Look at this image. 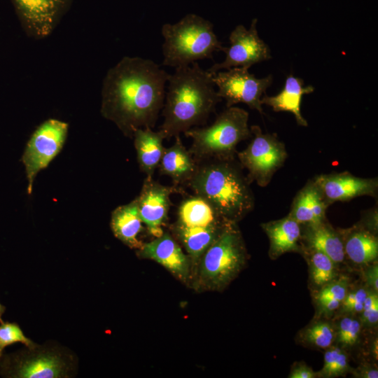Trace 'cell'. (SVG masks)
Here are the masks:
<instances>
[{"instance_id":"3957f363","label":"cell","mask_w":378,"mask_h":378,"mask_svg":"<svg viewBox=\"0 0 378 378\" xmlns=\"http://www.w3.org/2000/svg\"><path fill=\"white\" fill-rule=\"evenodd\" d=\"M212 159L197 167L188 183L221 218L237 222L254 206L250 183L232 158Z\"/></svg>"},{"instance_id":"44dd1931","label":"cell","mask_w":378,"mask_h":378,"mask_svg":"<svg viewBox=\"0 0 378 378\" xmlns=\"http://www.w3.org/2000/svg\"><path fill=\"white\" fill-rule=\"evenodd\" d=\"M133 136L140 168L147 178H152L164 149L162 145L164 136L160 131L154 132L150 127L137 129Z\"/></svg>"},{"instance_id":"83f0119b","label":"cell","mask_w":378,"mask_h":378,"mask_svg":"<svg viewBox=\"0 0 378 378\" xmlns=\"http://www.w3.org/2000/svg\"><path fill=\"white\" fill-rule=\"evenodd\" d=\"M361 326L360 320L352 316L341 318L336 329L335 340L343 346L355 345L359 340Z\"/></svg>"},{"instance_id":"7c38bea8","label":"cell","mask_w":378,"mask_h":378,"mask_svg":"<svg viewBox=\"0 0 378 378\" xmlns=\"http://www.w3.org/2000/svg\"><path fill=\"white\" fill-rule=\"evenodd\" d=\"M174 189L147 178L139 197L136 200L140 218L149 233L155 237L164 233L162 226L167 218L169 196Z\"/></svg>"},{"instance_id":"e0dca14e","label":"cell","mask_w":378,"mask_h":378,"mask_svg":"<svg viewBox=\"0 0 378 378\" xmlns=\"http://www.w3.org/2000/svg\"><path fill=\"white\" fill-rule=\"evenodd\" d=\"M328 206L318 187L313 181L298 193L288 216L299 224L317 225L325 221Z\"/></svg>"},{"instance_id":"9a60e30c","label":"cell","mask_w":378,"mask_h":378,"mask_svg":"<svg viewBox=\"0 0 378 378\" xmlns=\"http://www.w3.org/2000/svg\"><path fill=\"white\" fill-rule=\"evenodd\" d=\"M5 372L9 377L58 378L66 377L68 368L57 354L43 351L6 361Z\"/></svg>"},{"instance_id":"8fae6325","label":"cell","mask_w":378,"mask_h":378,"mask_svg":"<svg viewBox=\"0 0 378 378\" xmlns=\"http://www.w3.org/2000/svg\"><path fill=\"white\" fill-rule=\"evenodd\" d=\"M257 19H253L246 29L239 24L230 33V46L223 47L225 53L223 62L216 63L207 71L214 74L221 69L233 67L249 69L252 65L271 58L269 46L258 36L256 29Z\"/></svg>"},{"instance_id":"7402d4cb","label":"cell","mask_w":378,"mask_h":378,"mask_svg":"<svg viewBox=\"0 0 378 378\" xmlns=\"http://www.w3.org/2000/svg\"><path fill=\"white\" fill-rule=\"evenodd\" d=\"M304 238L309 249L327 255L336 265L345 258L343 240L336 231L325 221L317 225H307Z\"/></svg>"},{"instance_id":"5bb4252c","label":"cell","mask_w":378,"mask_h":378,"mask_svg":"<svg viewBox=\"0 0 378 378\" xmlns=\"http://www.w3.org/2000/svg\"><path fill=\"white\" fill-rule=\"evenodd\" d=\"M138 255L157 262L183 281H187L190 277L192 262L190 257L167 232L155 237L153 241L143 244Z\"/></svg>"},{"instance_id":"1f68e13d","label":"cell","mask_w":378,"mask_h":378,"mask_svg":"<svg viewBox=\"0 0 378 378\" xmlns=\"http://www.w3.org/2000/svg\"><path fill=\"white\" fill-rule=\"evenodd\" d=\"M368 290L366 288H358L347 292L340 304L342 312L351 314L360 313Z\"/></svg>"},{"instance_id":"836d02e7","label":"cell","mask_w":378,"mask_h":378,"mask_svg":"<svg viewBox=\"0 0 378 378\" xmlns=\"http://www.w3.org/2000/svg\"><path fill=\"white\" fill-rule=\"evenodd\" d=\"M316 377V373L304 363L295 365L288 375L290 378H314Z\"/></svg>"},{"instance_id":"8992f818","label":"cell","mask_w":378,"mask_h":378,"mask_svg":"<svg viewBox=\"0 0 378 378\" xmlns=\"http://www.w3.org/2000/svg\"><path fill=\"white\" fill-rule=\"evenodd\" d=\"M248 120L246 111L233 106L227 107L211 125L184 132L192 140L189 151L198 160L233 158L237 145L251 135Z\"/></svg>"},{"instance_id":"8d00e7d4","label":"cell","mask_w":378,"mask_h":378,"mask_svg":"<svg viewBox=\"0 0 378 378\" xmlns=\"http://www.w3.org/2000/svg\"><path fill=\"white\" fill-rule=\"evenodd\" d=\"M5 309V307L0 303V323L4 322L2 320V315L4 314Z\"/></svg>"},{"instance_id":"f1b7e54d","label":"cell","mask_w":378,"mask_h":378,"mask_svg":"<svg viewBox=\"0 0 378 378\" xmlns=\"http://www.w3.org/2000/svg\"><path fill=\"white\" fill-rule=\"evenodd\" d=\"M15 343H22L29 349H34L35 344L25 336L20 326L15 323L3 322L0 325V350Z\"/></svg>"},{"instance_id":"52a82bcc","label":"cell","mask_w":378,"mask_h":378,"mask_svg":"<svg viewBox=\"0 0 378 378\" xmlns=\"http://www.w3.org/2000/svg\"><path fill=\"white\" fill-rule=\"evenodd\" d=\"M250 130L253 137L237 156L241 165L248 170L246 178L249 183L255 181L265 187L284 164L287 158L286 147L276 134H263L258 125L251 126Z\"/></svg>"},{"instance_id":"277c9868","label":"cell","mask_w":378,"mask_h":378,"mask_svg":"<svg viewBox=\"0 0 378 378\" xmlns=\"http://www.w3.org/2000/svg\"><path fill=\"white\" fill-rule=\"evenodd\" d=\"M161 33L164 66L177 68L213 59L214 52L223 48L213 24L195 14H188L175 24H163Z\"/></svg>"},{"instance_id":"4dcf8cb0","label":"cell","mask_w":378,"mask_h":378,"mask_svg":"<svg viewBox=\"0 0 378 378\" xmlns=\"http://www.w3.org/2000/svg\"><path fill=\"white\" fill-rule=\"evenodd\" d=\"M361 325L368 328L375 327L378 323L377 293L369 290L360 312Z\"/></svg>"},{"instance_id":"74e56055","label":"cell","mask_w":378,"mask_h":378,"mask_svg":"<svg viewBox=\"0 0 378 378\" xmlns=\"http://www.w3.org/2000/svg\"><path fill=\"white\" fill-rule=\"evenodd\" d=\"M2 353H3V351L0 350V360H1V357H2Z\"/></svg>"},{"instance_id":"d6a6232c","label":"cell","mask_w":378,"mask_h":378,"mask_svg":"<svg viewBox=\"0 0 378 378\" xmlns=\"http://www.w3.org/2000/svg\"><path fill=\"white\" fill-rule=\"evenodd\" d=\"M364 279L370 290L378 291V265L374 263L370 265L364 272Z\"/></svg>"},{"instance_id":"6da1fadb","label":"cell","mask_w":378,"mask_h":378,"mask_svg":"<svg viewBox=\"0 0 378 378\" xmlns=\"http://www.w3.org/2000/svg\"><path fill=\"white\" fill-rule=\"evenodd\" d=\"M169 74L149 59L123 57L109 69L102 88V113L127 136L153 128L162 109Z\"/></svg>"},{"instance_id":"d6986e66","label":"cell","mask_w":378,"mask_h":378,"mask_svg":"<svg viewBox=\"0 0 378 378\" xmlns=\"http://www.w3.org/2000/svg\"><path fill=\"white\" fill-rule=\"evenodd\" d=\"M173 146L164 148L159 163L161 174L169 176L176 184L189 182L197 165L189 150L183 145L179 135Z\"/></svg>"},{"instance_id":"f546056e","label":"cell","mask_w":378,"mask_h":378,"mask_svg":"<svg viewBox=\"0 0 378 378\" xmlns=\"http://www.w3.org/2000/svg\"><path fill=\"white\" fill-rule=\"evenodd\" d=\"M348 292V281L345 277H341L338 280H332L326 285L322 286L316 295L318 303L328 300H337L342 302Z\"/></svg>"},{"instance_id":"d4e9b609","label":"cell","mask_w":378,"mask_h":378,"mask_svg":"<svg viewBox=\"0 0 378 378\" xmlns=\"http://www.w3.org/2000/svg\"><path fill=\"white\" fill-rule=\"evenodd\" d=\"M309 258L310 277L313 284L321 288L335 279L336 264L321 252L309 249Z\"/></svg>"},{"instance_id":"7a4b0ae2","label":"cell","mask_w":378,"mask_h":378,"mask_svg":"<svg viewBox=\"0 0 378 378\" xmlns=\"http://www.w3.org/2000/svg\"><path fill=\"white\" fill-rule=\"evenodd\" d=\"M167 82L162 113L164 121L159 130L164 139L204 124L221 101L215 90L212 74L202 69L197 62L175 68Z\"/></svg>"},{"instance_id":"ba28073f","label":"cell","mask_w":378,"mask_h":378,"mask_svg":"<svg viewBox=\"0 0 378 378\" xmlns=\"http://www.w3.org/2000/svg\"><path fill=\"white\" fill-rule=\"evenodd\" d=\"M68 124L57 119H48L40 125L26 146L22 162L28 179V192L31 193L38 172L46 167L58 154L66 140Z\"/></svg>"},{"instance_id":"4316f807","label":"cell","mask_w":378,"mask_h":378,"mask_svg":"<svg viewBox=\"0 0 378 378\" xmlns=\"http://www.w3.org/2000/svg\"><path fill=\"white\" fill-rule=\"evenodd\" d=\"M302 337L312 346L327 349L335 340L336 330L329 322L317 321L304 330Z\"/></svg>"},{"instance_id":"9c48e42d","label":"cell","mask_w":378,"mask_h":378,"mask_svg":"<svg viewBox=\"0 0 378 378\" xmlns=\"http://www.w3.org/2000/svg\"><path fill=\"white\" fill-rule=\"evenodd\" d=\"M213 81L218 90L220 98L226 100L227 107L244 103L251 109L263 113L261 98L272 84V76L269 75L258 78L245 67H233L212 74Z\"/></svg>"},{"instance_id":"ffe728a7","label":"cell","mask_w":378,"mask_h":378,"mask_svg":"<svg viewBox=\"0 0 378 378\" xmlns=\"http://www.w3.org/2000/svg\"><path fill=\"white\" fill-rule=\"evenodd\" d=\"M225 221L206 201L195 196L181 203L178 211V220L174 225L188 229H202L219 225Z\"/></svg>"},{"instance_id":"d590c367","label":"cell","mask_w":378,"mask_h":378,"mask_svg":"<svg viewBox=\"0 0 378 378\" xmlns=\"http://www.w3.org/2000/svg\"><path fill=\"white\" fill-rule=\"evenodd\" d=\"M341 302L337 300H328L318 304L323 313L331 314L340 307Z\"/></svg>"},{"instance_id":"cb8c5ba5","label":"cell","mask_w":378,"mask_h":378,"mask_svg":"<svg viewBox=\"0 0 378 378\" xmlns=\"http://www.w3.org/2000/svg\"><path fill=\"white\" fill-rule=\"evenodd\" d=\"M344 254L354 263L368 265L378 257V240L369 231L356 229L343 241Z\"/></svg>"},{"instance_id":"5b68a950","label":"cell","mask_w":378,"mask_h":378,"mask_svg":"<svg viewBox=\"0 0 378 378\" xmlns=\"http://www.w3.org/2000/svg\"><path fill=\"white\" fill-rule=\"evenodd\" d=\"M246 251L236 222L227 221L223 230L199 259L198 286L221 290L244 267Z\"/></svg>"},{"instance_id":"30bf717a","label":"cell","mask_w":378,"mask_h":378,"mask_svg":"<svg viewBox=\"0 0 378 378\" xmlns=\"http://www.w3.org/2000/svg\"><path fill=\"white\" fill-rule=\"evenodd\" d=\"M26 34L40 40L49 36L69 10L73 0H11Z\"/></svg>"},{"instance_id":"e575fe53","label":"cell","mask_w":378,"mask_h":378,"mask_svg":"<svg viewBox=\"0 0 378 378\" xmlns=\"http://www.w3.org/2000/svg\"><path fill=\"white\" fill-rule=\"evenodd\" d=\"M355 375L362 378H377V369L368 364H363L356 370Z\"/></svg>"},{"instance_id":"2e32d148","label":"cell","mask_w":378,"mask_h":378,"mask_svg":"<svg viewBox=\"0 0 378 378\" xmlns=\"http://www.w3.org/2000/svg\"><path fill=\"white\" fill-rule=\"evenodd\" d=\"M314 88L304 86V81L293 75L288 76L283 89L275 96L265 95L261 98V104L270 106L274 111H288L292 113L298 125H308L307 120L300 112V104L304 94L312 93Z\"/></svg>"},{"instance_id":"484cf974","label":"cell","mask_w":378,"mask_h":378,"mask_svg":"<svg viewBox=\"0 0 378 378\" xmlns=\"http://www.w3.org/2000/svg\"><path fill=\"white\" fill-rule=\"evenodd\" d=\"M327 349L324 354L323 368L316 373V376L330 378L347 373L350 367L346 352L337 346H330Z\"/></svg>"},{"instance_id":"4fadbf2b","label":"cell","mask_w":378,"mask_h":378,"mask_svg":"<svg viewBox=\"0 0 378 378\" xmlns=\"http://www.w3.org/2000/svg\"><path fill=\"white\" fill-rule=\"evenodd\" d=\"M314 181L328 205L363 195L375 197L378 186L377 178H360L347 172L322 174Z\"/></svg>"},{"instance_id":"ac0fdd59","label":"cell","mask_w":378,"mask_h":378,"mask_svg":"<svg viewBox=\"0 0 378 378\" xmlns=\"http://www.w3.org/2000/svg\"><path fill=\"white\" fill-rule=\"evenodd\" d=\"M262 227L270 239L271 258H276L283 253L300 250L298 244L301 238L300 224L290 216L263 223Z\"/></svg>"},{"instance_id":"603a6c76","label":"cell","mask_w":378,"mask_h":378,"mask_svg":"<svg viewBox=\"0 0 378 378\" xmlns=\"http://www.w3.org/2000/svg\"><path fill=\"white\" fill-rule=\"evenodd\" d=\"M136 200L118 207L112 214L111 225L114 235L132 248L139 249L143 244L137 236L142 230Z\"/></svg>"}]
</instances>
